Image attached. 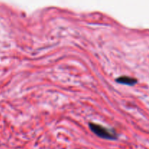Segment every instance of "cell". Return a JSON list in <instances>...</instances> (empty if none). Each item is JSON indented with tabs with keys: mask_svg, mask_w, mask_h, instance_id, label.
<instances>
[{
	"mask_svg": "<svg viewBox=\"0 0 149 149\" xmlns=\"http://www.w3.org/2000/svg\"><path fill=\"white\" fill-rule=\"evenodd\" d=\"M90 130L97 135L98 137L101 138H104V139L108 140H116V133L113 131H111L110 130L107 129L105 127L101 126L97 124H95L91 122L89 124Z\"/></svg>",
	"mask_w": 149,
	"mask_h": 149,
	"instance_id": "cell-1",
	"label": "cell"
},
{
	"mask_svg": "<svg viewBox=\"0 0 149 149\" xmlns=\"http://www.w3.org/2000/svg\"><path fill=\"white\" fill-rule=\"evenodd\" d=\"M116 81L117 83H120V84H127V85H134L138 82L136 79L132 78V77H127V76H122V77H119V78L116 79Z\"/></svg>",
	"mask_w": 149,
	"mask_h": 149,
	"instance_id": "cell-2",
	"label": "cell"
}]
</instances>
